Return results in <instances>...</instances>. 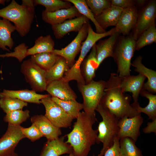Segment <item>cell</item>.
<instances>
[{
  "label": "cell",
  "mask_w": 156,
  "mask_h": 156,
  "mask_svg": "<svg viewBox=\"0 0 156 156\" xmlns=\"http://www.w3.org/2000/svg\"><path fill=\"white\" fill-rule=\"evenodd\" d=\"M111 4L124 9L134 6L135 1L133 0H112Z\"/></svg>",
  "instance_id": "cell-42"
},
{
  "label": "cell",
  "mask_w": 156,
  "mask_h": 156,
  "mask_svg": "<svg viewBox=\"0 0 156 156\" xmlns=\"http://www.w3.org/2000/svg\"><path fill=\"white\" fill-rule=\"evenodd\" d=\"M46 91L52 97L63 100H75L77 96L70 86L69 82L62 79L52 81L47 84Z\"/></svg>",
  "instance_id": "cell-16"
},
{
  "label": "cell",
  "mask_w": 156,
  "mask_h": 156,
  "mask_svg": "<svg viewBox=\"0 0 156 156\" xmlns=\"http://www.w3.org/2000/svg\"><path fill=\"white\" fill-rule=\"evenodd\" d=\"M21 70L32 90L36 92L46 90L47 86L45 78L46 70L37 65L30 58L22 62Z\"/></svg>",
  "instance_id": "cell-7"
},
{
  "label": "cell",
  "mask_w": 156,
  "mask_h": 156,
  "mask_svg": "<svg viewBox=\"0 0 156 156\" xmlns=\"http://www.w3.org/2000/svg\"><path fill=\"white\" fill-rule=\"evenodd\" d=\"M115 32V29L114 27L104 33H97L93 31L89 23L88 35L85 41L82 43L80 54L79 59L81 60H83L88 53L97 41L102 38L110 36Z\"/></svg>",
  "instance_id": "cell-25"
},
{
  "label": "cell",
  "mask_w": 156,
  "mask_h": 156,
  "mask_svg": "<svg viewBox=\"0 0 156 156\" xmlns=\"http://www.w3.org/2000/svg\"><path fill=\"white\" fill-rule=\"evenodd\" d=\"M95 111L99 114L102 118L98 127V134L96 143L99 144L101 142L103 146L97 155L93 156H103L105 152L113 145L114 139L117 137L119 119L99 104Z\"/></svg>",
  "instance_id": "cell-4"
},
{
  "label": "cell",
  "mask_w": 156,
  "mask_h": 156,
  "mask_svg": "<svg viewBox=\"0 0 156 156\" xmlns=\"http://www.w3.org/2000/svg\"><path fill=\"white\" fill-rule=\"evenodd\" d=\"M120 34L116 32L108 38L100 41L96 44L98 64L100 66L104 60L108 57H112L115 47Z\"/></svg>",
  "instance_id": "cell-22"
},
{
  "label": "cell",
  "mask_w": 156,
  "mask_h": 156,
  "mask_svg": "<svg viewBox=\"0 0 156 156\" xmlns=\"http://www.w3.org/2000/svg\"><path fill=\"white\" fill-rule=\"evenodd\" d=\"M76 119L72 130L66 135L65 142L72 147L74 156H87L96 143L98 131L92 126L97 119L84 111L80 112Z\"/></svg>",
  "instance_id": "cell-1"
},
{
  "label": "cell",
  "mask_w": 156,
  "mask_h": 156,
  "mask_svg": "<svg viewBox=\"0 0 156 156\" xmlns=\"http://www.w3.org/2000/svg\"><path fill=\"white\" fill-rule=\"evenodd\" d=\"M58 57L52 52H44L31 55L30 59L37 65L46 71L53 66Z\"/></svg>",
  "instance_id": "cell-31"
},
{
  "label": "cell",
  "mask_w": 156,
  "mask_h": 156,
  "mask_svg": "<svg viewBox=\"0 0 156 156\" xmlns=\"http://www.w3.org/2000/svg\"><path fill=\"white\" fill-rule=\"evenodd\" d=\"M143 121L141 114L132 117H125L119 119L117 137L120 139L128 137L135 142L140 135V128Z\"/></svg>",
  "instance_id": "cell-12"
},
{
  "label": "cell",
  "mask_w": 156,
  "mask_h": 156,
  "mask_svg": "<svg viewBox=\"0 0 156 156\" xmlns=\"http://www.w3.org/2000/svg\"><path fill=\"white\" fill-rule=\"evenodd\" d=\"M6 1L5 0H0V4L4 5Z\"/></svg>",
  "instance_id": "cell-46"
},
{
  "label": "cell",
  "mask_w": 156,
  "mask_h": 156,
  "mask_svg": "<svg viewBox=\"0 0 156 156\" xmlns=\"http://www.w3.org/2000/svg\"><path fill=\"white\" fill-rule=\"evenodd\" d=\"M81 15L75 7L73 5L68 8L62 9L53 12H47L43 10L41 16L43 21L52 26Z\"/></svg>",
  "instance_id": "cell-17"
},
{
  "label": "cell",
  "mask_w": 156,
  "mask_h": 156,
  "mask_svg": "<svg viewBox=\"0 0 156 156\" xmlns=\"http://www.w3.org/2000/svg\"><path fill=\"white\" fill-rule=\"evenodd\" d=\"M95 44L92 48L90 54L82 62L81 72L86 84L93 80L95 72L99 66L98 64Z\"/></svg>",
  "instance_id": "cell-23"
},
{
  "label": "cell",
  "mask_w": 156,
  "mask_h": 156,
  "mask_svg": "<svg viewBox=\"0 0 156 156\" xmlns=\"http://www.w3.org/2000/svg\"><path fill=\"white\" fill-rule=\"evenodd\" d=\"M34 6L41 5L45 8L44 10L47 12H53L62 9H68L70 7L71 4L66 0H34Z\"/></svg>",
  "instance_id": "cell-35"
},
{
  "label": "cell",
  "mask_w": 156,
  "mask_h": 156,
  "mask_svg": "<svg viewBox=\"0 0 156 156\" xmlns=\"http://www.w3.org/2000/svg\"><path fill=\"white\" fill-rule=\"evenodd\" d=\"M28 103L16 98L3 97L0 99V107L6 114L18 110H22Z\"/></svg>",
  "instance_id": "cell-36"
},
{
  "label": "cell",
  "mask_w": 156,
  "mask_h": 156,
  "mask_svg": "<svg viewBox=\"0 0 156 156\" xmlns=\"http://www.w3.org/2000/svg\"><path fill=\"white\" fill-rule=\"evenodd\" d=\"M0 48H1V47H0Z\"/></svg>",
  "instance_id": "cell-49"
},
{
  "label": "cell",
  "mask_w": 156,
  "mask_h": 156,
  "mask_svg": "<svg viewBox=\"0 0 156 156\" xmlns=\"http://www.w3.org/2000/svg\"><path fill=\"white\" fill-rule=\"evenodd\" d=\"M89 20L87 18L81 15L75 18L66 20L60 24L52 25L51 28L55 38L59 39L70 32H79L83 25L88 22Z\"/></svg>",
  "instance_id": "cell-14"
},
{
  "label": "cell",
  "mask_w": 156,
  "mask_h": 156,
  "mask_svg": "<svg viewBox=\"0 0 156 156\" xmlns=\"http://www.w3.org/2000/svg\"><path fill=\"white\" fill-rule=\"evenodd\" d=\"M34 14L35 9L22 4L20 5L14 0L0 9V17L13 23L16 30L22 37L29 32Z\"/></svg>",
  "instance_id": "cell-3"
},
{
  "label": "cell",
  "mask_w": 156,
  "mask_h": 156,
  "mask_svg": "<svg viewBox=\"0 0 156 156\" xmlns=\"http://www.w3.org/2000/svg\"><path fill=\"white\" fill-rule=\"evenodd\" d=\"M51 98L73 119L77 118L80 110L83 109V104L77 102L76 100H63L54 97H51Z\"/></svg>",
  "instance_id": "cell-30"
},
{
  "label": "cell",
  "mask_w": 156,
  "mask_h": 156,
  "mask_svg": "<svg viewBox=\"0 0 156 156\" xmlns=\"http://www.w3.org/2000/svg\"><path fill=\"white\" fill-rule=\"evenodd\" d=\"M10 156H18V155L17 153H15L14 154Z\"/></svg>",
  "instance_id": "cell-47"
},
{
  "label": "cell",
  "mask_w": 156,
  "mask_h": 156,
  "mask_svg": "<svg viewBox=\"0 0 156 156\" xmlns=\"http://www.w3.org/2000/svg\"><path fill=\"white\" fill-rule=\"evenodd\" d=\"M22 4L25 5L32 9H34L33 0H22Z\"/></svg>",
  "instance_id": "cell-44"
},
{
  "label": "cell",
  "mask_w": 156,
  "mask_h": 156,
  "mask_svg": "<svg viewBox=\"0 0 156 156\" xmlns=\"http://www.w3.org/2000/svg\"><path fill=\"white\" fill-rule=\"evenodd\" d=\"M119 78V85L122 91L131 93L134 102H138L146 77L139 74L137 75H130Z\"/></svg>",
  "instance_id": "cell-15"
},
{
  "label": "cell",
  "mask_w": 156,
  "mask_h": 156,
  "mask_svg": "<svg viewBox=\"0 0 156 156\" xmlns=\"http://www.w3.org/2000/svg\"><path fill=\"white\" fill-rule=\"evenodd\" d=\"M87 5L94 17L100 15L111 5V0H86Z\"/></svg>",
  "instance_id": "cell-38"
},
{
  "label": "cell",
  "mask_w": 156,
  "mask_h": 156,
  "mask_svg": "<svg viewBox=\"0 0 156 156\" xmlns=\"http://www.w3.org/2000/svg\"><path fill=\"white\" fill-rule=\"evenodd\" d=\"M123 9L111 5L100 15L94 17L100 26L105 29L110 26H116Z\"/></svg>",
  "instance_id": "cell-24"
},
{
  "label": "cell",
  "mask_w": 156,
  "mask_h": 156,
  "mask_svg": "<svg viewBox=\"0 0 156 156\" xmlns=\"http://www.w3.org/2000/svg\"><path fill=\"white\" fill-rule=\"evenodd\" d=\"M142 57L139 56L136 57L131 64L135 68L134 71L147 79L144 83L143 88L153 93L156 92V72L146 67L142 63Z\"/></svg>",
  "instance_id": "cell-21"
},
{
  "label": "cell",
  "mask_w": 156,
  "mask_h": 156,
  "mask_svg": "<svg viewBox=\"0 0 156 156\" xmlns=\"http://www.w3.org/2000/svg\"><path fill=\"white\" fill-rule=\"evenodd\" d=\"M69 68L65 60L58 56L53 66L46 71L45 78L47 85L52 81L61 79Z\"/></svg>",
  "instance_id": "cell-28"
},
{
  "label": "cell",
  "mask_w": 156,
  "mask_h": 156,
  "mask_svg": "<svg viewBox=\"0 0 156 156\" xmlns=\"http://www.w3.org/2000/svg\"><path fill=\"white\" fill-rule=\"evenodd\" d=\"M22 132L25 138H27L32 142L38 140L43 136L37 127L34 124L28 128L21 126Z\"/></svg>",
  "instance_id": "cell-40"
},
{
  "label": "cell",
  "mask_w": 156,
  "mask_h": 156,
  "mask_svg": "<svg viewBox=\"0 0 156 156\" xmlns=\"http://www.w3.org/2000/svg\"><path fill=\"white\" fill-rule=\"evenodd\" d=\"M131 99L130 96L122 91L118 74L111 73L106 82L99 104L119 120L125 117H132L141 114L131 106L130 103Z\"/></svg>",
  "instance_id": "cell-2"
},
{
  "label": "cell",
  "mask_w": 156,
  "mask_h": 156,
  "mask_svg": "<svg viewBox=\"0 0 156 156\" xmlns=\"http://www.w3.org/2000/svg\"><path fill=\"white\" fill-rule=\"evenodd\" d=\"M119 140L117 137L116 138L113 144L106 151L103 156H122L120 151Z\"/></svg>",
  "instance_id": "cell-41"
},
{
  "label": "cell",
  "mask_w": 156,
  "mask_h": 156,
  "mask_svg": "<svg viewBox=\"0 0 156 156\" xmlns=\"http://www.w3.org/2000/svg\"><path fill=\"white\" fill-rule=\"evenodd\" d=\"M68 156H74L73 153H71L69 154V155Z\"/></svg>",
  "instance_id": "cell-48"
},
{
  "label": "cell",
  "mask_w": 156,
  "mask_h": 156,
  "mask_svg": "<svg viewBox=\"0 0 156 156\" xmlns=\"http://www.w3.org/2000/svg\"><path fill=\"white\" fill-rule=\"evenodd\" d=\"M16 28L8 20L3 18H0V47L3 50L10 52L6 47L11 49L14 42L11 37V34Z\"/></svg>",
  "instance_id": "cell-26"
},
{
  "label": "cell",
  "mask_w": 156,
  "mask_h": 156,
  "mask_svg": "<svg viewBox=\"0 0 156 156\" xmlns=\"http://www.w3.org/2000/svg\"><path fill=\"white\" fill-rule=\"evenodd\" d=\"M119 38L112 57L117 65L118 75L121 77L130 75L131 61L135 50L136 40L132 35Z\"/></svg>",
  "instance_id": "cell-5"
},
{
  "label": "cell",
  "mask_w": 156,
  "mask_h": 156,
  "mask_svg": "<svg viewBox=\"0 0 156 156\" xmlns=\"http://www.w3.org/2000/svg\"><path fill=\"white\" fill-rule=\"evenodd\" d=\"M156 42L155 23L143 32L136 41L135 50H139L143 47Z\"/></svg>",
  "instance_id": "cell-34"
},
{
  "label": "cell",
  "mask_w": 156,
  "mask_h": 156,
  "mask_svg": "<svg viewBox=\"0 0 156 156\" xmlns=\"http://www.w3.org/2000/svg\"><path fill=\"white\" fill-rule=\"evenodd\" d=\"M147 1V0H135V4L136 5L139 7H142L146 4Z\"/></svg>",
  "instance_id": "cell-45"
},
{
  "label": "cell",
  "mask_w": 156,
  "mask_h": 156,
  "mask_svg": "<svg viewBox=\"0 0 156 156\" xmlns=\"http://www.w3.org/2000/svg\"><path fill=\"white\" fill-rule=\"evenodd\" d=\"M40 102L45 109L44 116L55 126L60 129L71 125L73 119L54 102L50 96L42 99Z\"/></svg>",
  "instance_id": "cell-8"
},
{
  "label": "cell",
  "mask_w": 156,
  "mask_h": 156,
  "mask_svg": "<svg viewBox=\"0 0 156 156\" xmlns=\"http://www.w3.org/2000/svg\"><path fill=\"white\" fill-rule=\"evenodd\" d=\"M54 46V42L50 35L40 36L35 40L34 45L27 49L26 56L44 52H52Z\"/></svg>",
  "instance_id": "cell-29"
},
{
  "label": "cell",
  "mask_w": 156,
  "mask_h": 156,
  "mask_svg": "<svg viewBox=\"0 0 156 156\" xmlns=\"http://www.w3.org/2000/svg\"><path fill=\"white\" fill-rule=\"evenodd\" d=\"M62 136L50 141L44 144L39 156H59L73 153L72 147L64 142Z\"/></svg>",
  "instance_id": "cell-18"
},
{
  "label": "cell",
  "mask_w": 156,
  "mask_h": 156,
  "mask_svg": "<svg viewBox=\"0 0 156 156\" xmlns=\"http://www.w3.org/2000/svg\"><path fill=\"white\" fill-rule=\"evenodd\" d=\"M21 126L8 124L6 131L0 138V156H10L19 142L25 138L22 133Z\"/></svg>",
  "instance_id": "cell-10"
},
{
  "label": "cell",
  "mask_w": 156,
  "mask_h": 156,
  "mask_svg": "<svg viewBox=\"0 0 156 156\" xmlns=\"http://www.w3.org/2000/svg\"><path fill=\"white\" fill-rule=\"evenodd\" d=\"M89 22L84 24L75 39L67 46L61 49H54L52 53L63 57L70 68L75 63V59L80 51L82 42L86 38Z\"/></svg>",
  "instance_id": "cell-9"
},
{
  "label": "cell",
  "mask_w": 156,
  "mask_h": 156,
  "mask_svg": "<svg viewBox=\"0 0 156 156\" xmlns=\"http://www.w3.org/2000/svg\"><path fill=\"white\" fill-rule=\"evenodd\" d=\"M73 3L77 8L79 12L90 20L94 24L96 33L102 34L106 32L99 25L96 20L94 16L86 4L85 0H66Z\"/></svg>",
  "instance_id": "cell-32"
},
{
  "label": "cell",
  "mask_w": 156,
  "mask_h": 156,
  "mask_svg": "<svg viewBox=\"0 0 156 156\" xmlns=\"http://www.w3.org/2000/svg\"><path fill=\"white\" fill-rule=\"evenodd\" d=\"M27 48L28 47L26 46L24 43H22L14 48V52L0 54V57H14L17 58L19 62H21L27 57Z\"/></svg>",
  "instance_id": "cell-39"
},
{
  "label": "cell",
  "mask_w": 156,
  "mask_h": 156,
  "mask_svg": "<svg viewBox=\"0 0 156 156\" xmlns=\"http://www.w3.org/2000/svg\"><path fill=\"white\" fill-rule=\"evenodd\" d=\"M119 144L122 156H143L141 150L131 138L125 137L120 139Z\"/></svg>",
  "instance_id": "cell-33"
},
{
  "label": "cell",
  "mask_w": 156,
  "mask_h": 156,
  "mask_svg": "<svg viewBox=\"0 0 156 156\" xmlns=\"http://www.w3.org/2000/svg\"><path fill=\"white\" fill-rule=\"evenodd\" d=\"M106 84L102 80H93L86 84L78 85L83 97V109L89 115L96 116L95 111L103 95Z\"/></svg>",
  "instance_id": "cell-6"
},
{
  "label": "cell",
  "mask_w": 156,
  "mask_h": 156,
  "mask_svg": "<svg viewBox=\"0 0 156 156\" xmlns=\"http://www.w3.org/2000/svg\"><path fill=\"white\" fill-rule=\"evenodd\" d=\"M156 16V1L152 0L138 13L136 25L132 35L136 41L142 33L155 23Z\"/></svg>",
  "instance_id": "cell-11"
},
{
  "label": "cell",
  "mask_w": 156,
  "mask_h": 156,
  "mask_svg": "<svg viewBox=\"0 0 156 156\" xmlns=\"http://www.w3.org/2000/svg\"><path fill=\"white\" fill-rule=\"evenodd\" d=\"M50 96L49 94L37 93L34 91L28 89L18 90H3L0 92V98L9 97L16 98L26 102L40 104L41 100Z\"/></svg>",
  "instance_id": "cell-20"
},
{
  "label": "cell",
  "mask_w": 156,
  "mask_h": 156,
  "mask_svg": "<svg viewBox=\"0 0 156 156\" xmlns=\"http://www.w3.org/2000/svg\"><path fill=\"white\" fill-rule=\"evenodd\" d=\"M29 113L30 112L28 110H15L6 113L3 120L9 124L20 126L29 117Z\"/></svg>",
  "instance_id": "cell-37"
},
{
  "label": "cell",
  "mask_w": 156,
  "mask_h": 156,
  "mask_svg": "<svg viewBox=\"0 0 156 156\" xmlns=\"http://www.w3.org/2000/svg\"><path fill=\"white\" fill-rule=\"evenodd\" d=\"M140 94L149 100L147 105L144 107L140 106L138 102H134L131 104L132 107L140 113H143L147 115L148 119L152 120L156 119V95L142 88Z\"/></svg>",
  "instance_id": "cell-27"
},
{
  "label": "cell",
  "mask_w": 156,
  "mask_h": 156,
  "mask_svg": "<svg viewBox=\"0 0 156 156\" xmlns=\"http://www.w3.org/2000/svg\"><path fill=\"white\" fill-rule=\"evenodd\" d=\"M138 13L135 5L123 9L115 27L116 32L128 35L136 25Z\"/></svg>",
  "instance_id": "cell-13"
},
{
  "label": "cell",
  "mask_w": 156,
  "mask_h": 156,
  "mask_svg": "<svg viewBox=\"0 0 156 156\" xmlns=\"http://www.w3.org/2000/svg\"><path fill=\"white\" fill-rule=\"evenodd\" d=\"M31 121L37 127L47 141L57 139L62 134L61 129L53 125L44 115L34 116L31 118Z\"/></svg>",
  "instance_id": "cell-19"
},
{
  "label": "cell",
  "mask_w": 156,
  "mask_h": 156,
  "mask_svg": "<svg viewBox=\"0 0 156 156\" xmlns=\"http://www.w3.org/2000/svg\"><path fill=\"white\" fill-rule=\"evenodd\" d=\"M147 126L143 129V132L146 134L154 133H156V119L148 122Z\"/></svg>",
  "instance_id": "cell-43"
}]
</instances>
